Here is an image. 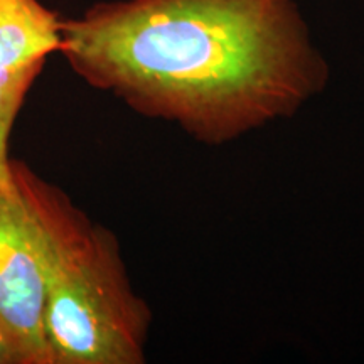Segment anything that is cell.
I'll list each match as a JSON object with an SVG mask.
<instances>
[{"label": "cell", "mask_w": 364, "mask_h": 364, "mask_svg": "<svg viewBox=\"0 0 364 364\" xmlns=\"http://www.w3.org/2000/svg\"><path fill=\"white\" fill-rule=\"evenodd\" d=\"M71 70L208 145L289 118L327 66L292 0H125L61 21Z\"/></svg>", "instance_id": "obj_1"}, {"label": "cell", "mask_w": 364, "mask_h": 364, "mask_svg": "<svg viewBox=\"0 0 364 364\" xmlns=\"http://www.w3.org/2000/svg\"><path fill=\"white\" fill-rule=\"evenodd\" d=\"M46 238L44 336L53 364H142L152 311L135 294L117 236L11 159Z\"/></svg>", "instance_id": "obj_2"}, {"label": "cell", "mask_w": 364, "mask_h": 364, "mask_svg": "<svg viewBox=\"0 0 364 364\" xmlns=\"http://www.w3.org/2000/svg\"><path fill=\"white\" fill-rule=\"evenodd\" d=\"M44 297V231L9 161L0 171V338L11 364H53Z\"/></svg>", "instance_id": "obj_3"}, {"label": "cell", "mask_w": 364, "mask_h": 364, "mask_svg": "<svg viewBox=\"0 0 364 364\" xmlns=\"http://www.w3.org/2000/svg\"><path fill=\"white\" fill-rule=\"evenodd\" d=\"M61 49V21L39 0H0V171L31 86L49 54Z\"/></svg>", "instance_id": "obj_4"}, {"label": "cell", "mask_w": 364, "mask_h": 364, "mask_svg": "<svg viewBox=\"0 0 364 364\" xmlns=\"http://www.w3.org/2000/svg\"><path fill=\"white\" fill-rule=\"evenodd\" d=\"M0 364H11V358H9L6 343L0 338Z\"/></svg>", "instance_id": "obj_5"}]
</instances>
